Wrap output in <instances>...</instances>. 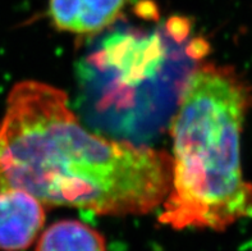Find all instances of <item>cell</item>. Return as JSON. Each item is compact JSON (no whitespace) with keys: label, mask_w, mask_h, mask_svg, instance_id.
Listing matches in <instances>:
<instances>
[{"label":"cell","mask_w":252,"mask_h":251,"mask_svg":"<svg viewBox=\"0 0 252 251\" xmlns=\"http://www.w3.org/2000/svg\"><path fill=\"white\" fill-rule=\"evenodd\" d=\"M172 175V154L90 132L55 86L25 80L8 94L0 192L23 190L45 207L99 215H142L161 207Z\"/></svg>","instance_id":"6da1fadb"},{"label":"cell","mask_w":252,"mask_h":251,"mask_svg":"<svg viewBox=\"0 0 252 251\" xmlns=\"http://www.w3.org/2000/svg\"><path fill=\"white\" fill-rule=\"evenodd\" d=\"M252 89L233 68L204 63L183 85L172 122V186L160 223L181 231H224L252 216L241 139Z\"/></svg>","instance_id":"7a4b0ae2"},{"label":"cell","mask_w":252,"mask_h":251,"mask_svg":"<svg viewBox=\"0 0 252 251\" xmlns=\"http://www.w3.org/2000/svg\"><path fill=\"white\" fill-rule=\"evenodd\" d=\"M45 224V205L23 190L0 192V251H25Z\"/></svg>","instance_id":"3957f363"},{"label":"cell","mask_w":252,"mask_h":251,"mask_svg":"<svg viewBox=\"0 0 252 251\" xmlns=\"http://www.w3.org/2000/svg\"><path fill=\"white\" fill-rule=\"evenodd\" d=\"M129 0H49V17L58 30L91 35L118 21Z\"/></svg>","instance_id":"277c9868"},{"label":"cell","mask_w":252,"mask_h":251,"mask_svg":"<svg viewBox=\"0 0 252 251\" xmlns=\"http://www.w3.org/2000/svg\"><path fill=\"white\" fill-rule=\"evenodd\" d=\"M35 251H106L104 236L81 220L53 223L40 235Z\"/></svg>","instance_id":"5b68a950"}]
</instances>
